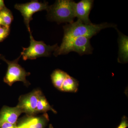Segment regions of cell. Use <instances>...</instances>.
<instances>
[{
	"label": "cell",
	"mask_w": 128,
	"mask_h": 128,
	"mask_svg": "<svg viewBox=\"0 0 128 128\" xmlns=\"http://www.w3.org/2000/svg\"><path fill=\"white\" fill-rule=\"evenodd\" d=\"M10 28L4 26L0 28V42L3 41L9 35Z\"/></svg>",
	"instance_id": "cell-16"
},
{
	"label": "cell",
	"mask_w": 128,
	"mask_h": 128,
	"mask_svg": "<svg viewBox=\"0 0 128 128\" xmlns=\"http://www.w3.org/2000/svg\"><path fill=\"white\" fill-rule=\"evenodd\" d=\"M116 28L118 34V62L120 63H126L128 61V36L120 32Z\"/></svg>",
	"instance_id": "cell-11"
},
{
	"label": "cell",
	"mask_w": 128,
	"mask_h": 128,
	"mask_svg": "<svg viewBox=\"0 0 128 128\" xmlns=\"http://www.w3.org/2000/svg\"><path fill=\"white\" fill-rule=\"evenodd\" d=\"M23 113L18 106L15 107H3L0 112V124L5 122L16 124L18 117Z\"/></svg>",
	"instance_id": "cell-9"
},
{
	"label": "cell",
	"mask_w": 128,
	"mask_h": 128,
	"mask_svg": "<svg viewBox=\"0 0 128 128\" xmlns=\"http://www.w3.org/2000/svg\"><path fill=\"white\" fill-rule=\"evenodd\" d=\"M48 120V114L41 117H28L24 118L17 126L18 128H44Z\"/></svg>",
	"instance_id": "cell-10"
},
{
	"label": "cell",
	"mask_w": 128,
	"mask_h": 128,
	"mask_svg": "<svg viewBox=\"0 0 128 128\" xmlns=\"http://www.w3.org/2000/svg\"><path fill=\"white\" fill-rule=\"evenodd\" d=\"M1 28V26H0V28Z\"/></svg>",
	"instance_id": "cell-22"
},
{
	"label": "cell",
	"mask_w": 128,
	"mask_h": 128,
	"mask_svg": "<svg viewBox=\"0 0 128 128\" xmlns=\"http://www.w3.org/2000/svg\"><path fill=\"white\" fill-rule=\"evenodd\" d=\"M14 7L21 12L28 30L30 32L31 31L30 23V21L32 20L33 14L37 12L47 10L49 5L46 2H42L38 0H32L25 4H16Z\"/></svg>",
	"instance_id": "cell-6"
},
{
	"label": "cell",
	"mask_w": 128,
	"mask_h": 128,
	"mask_svg": "<svg viewBox=\"0 0 128 128\" xmlns=\"http://www.w3.org/2000/svg\"><path fill=\"white\" fill-rule=\"evenodd\" d=\"M48 128H53L52 125L51 124H50V125H49V126Z\"/></svg>",
	"instance_id": "cell-21"
},
{
	"label": "cell",
	"mask_w": 128,
	"mask_h": 128,
	"mask_svg": "<svg viewBox=\"0 0 128 128\" xmlns=\"http://www.w3.org/2000/svg\"><path fill=\"white\" fill-rule=\"evenodd\" d=\"M67 74L61 70H56L51 75V78L53 84L56 88L61 90L62 84L66 78Z\"/></svg>",
	"instance_id": "cell-13"
},
{
	"label": "cell",
	"mask_w": 128,
	"mask_h": 128,
	"mask_svg": "<svg viewBox=\"0 0 128 128\" xmlns=\"http://www.w3.org/2000/svg\"><path fill=\"white\" fill-rule=\"evenodd\" d=\"M94 1L92 0H82L74 4V12L75 17L77 20L85 24H91L89 18L90 12L92 8Z\"/></svg>",
	"instance_id": "cell-8"
},
{
	"label": "cell",
	"mask_w": 128,
	"mask_h": 128,
	"mask_svg": "<svg viewBox=\"0 0 128 128\" xmlns=\"http://www.w3.org/2000/svg\"><path fill=\"white\" fill-rule=\"evenodd\" d=\"M42 94L40 90H37L21 96L18 106L22 109L23 113L30 115L35 114L38 100Z\"/></svg>",
	"instance_id": "cell-7"
},
{
	"label": "cell",
	"mask_w": 128,
	"mask_h": 128,
	"mask_svg": "<svg viewBox=\"0 0 128 128\" xmlns=\"http://www.w3.org/2000/svg\"><path fill=\"white\" fill-rule=\"evenodd\" d=\"M1 25H3L4 26V24L2 18L0 17V26Z\"/></svg>",
	"instance_id": "cell-20"
},
{
	"label": "cell",
	"mask_w": 128,
	"mask_h": 128,
	"mask_svg": "<svg viewBox=\"0 0 128 128\" xmlns=\"http://www.w3.org/2000/svg\"><path fill=\"white\" fill-rule=\"evenodd\" d=\"M30 34V45L28 48H22L21 53L24 60L36 59L38 57H48L58 48L57 44L53 46L48 45L42 41H37L34 38L31 31Z\"/></svg>",
	"instance_id": "cell-4"
},
{
	"label": "cell",
	"mask_w": 128,
	"mask_h": 128,
	"mask_svg": "<svg viewBox=\"0 0 128 128\" xmlns=\"http://www.w3.org/2000/svg\"><path fill=\"white\" fill-rule=\"evenodd\" d=\"M0 17L2 18L4 27L10 28V25L13 19V16L10 10L5 7L0 10Z\"/></svg>",
	"instance_id": "cell-15"
},
{
	"label": "cell",
	"mask_w": 128,
	"mask_h": 128,
	"mask_svg": "<svg viewBox=\"0 0 128 128\" xmlns=\"http://www.w3.org/2000/svg\"><path fill=\"white\" fill-rule=\"evenodd\" d=\"M0 128H18L16 124L5 122L0 124Z\"/></svg>",
	"instance_id": "cell-18"
},
{
	"label": "cell",
	"mask_w": 128,
	"mask_h": 128,
	"mask_svg": "<svg viewBox=\"0 0 128 128\" xmlns=\"http://www.w3.org/2000/svg\"><path fill=\"white\" fill-rule=\"evenodd\" d=\"M128 127V118L125 116L122 118L121 122L117 128H126Z\"/></svg>",
	"instance_id": "cell-17"
},
{
	"label": "cell",
	"mask_w": 128,
	"mask_h": 128,
	"mask_svg": "<svg viewBox=\"0 0 128 128\" xmlns=\"http://www.w3.org/2000/svg\"><path fill=\"white\" fill-rule=\"evenodd\" d=\"M6 7L5 6L4 1L2 0H0V10H2Z\"/></svg>",
	"instance_id": "cell-19"
},
{
	"label": "cell",
	"mask_w": 128,
	"mask_h": 128,
	"mask_svg": "<svg viewBox=\"0 0 128 128\" xmlns=\"http://www.w3.org/2000/svg\"><path fill=\"white\" fill-rule=\"evenodd\" d=\"M21 56L13 61H10L2 57V58L8 65L6 74L4 78V82L12 86L16 82H22L25 84H29L26 77L30 75V73L18 64V60Z\"/></svg>",
	"instance_id": "cell-5"
},
{
	"label": "cell",
	"mask_w": 128,
	"mask_h": 128,
	"mask_svg": "<svg viewBox=\"0 0 128 128\" xmlns=\"http://www.w3.org/2000/svg\"><path fill=\"white\" fill-rule=\"evenodd\" d=\"M78 81L68 74L62 84L61 91L76 92L78 90Z\"/></svg>",
	"instance_id": "cell-12"
},
{
	"label": "cell",
	"mask_w": 128,
	"mask_h": 128,
	"mask_svg": "<svg viewBox=\"0 0 128 128\" xmlns=\"http://www.w3.org/2000/svg\"><path fill=\"white\" fill-rule=\"evenodd\" d=\"M89 38L80 36L72 39L63 40L61 45L54 52L55 56L66 54L70 52H76L80 56L92 54L93 48Z\"/></svg>",
	"instance_id": "cell-3"
},
{
	"label": "cell",
	"mask_w": 128,
	"mask_h": 128,
	"mask_svg": "<svg viewBox=\"0 0 128 128\" xmlns=\"http://www.w3.org/2000/svg\"><path fill=\"white\" fill-rule=\"evenodd\" d=\"M75 2L70 0H58L49 6L47 11L48 18L50 21L60 23L70 24L75 18L74 12Z\"/></svg>",
	"instance_id": "cell-2"
},
{
	"label": "cell",
	"mask_w": 128,
	"mask_h": 128,
	"mask_svg": "<svg viewBox=\"0 0 128 128\" xmlns=\"http://www.w3.org/2000/svg\"><path fill=\"white\" fill-rule=\"evenodd\" d=\"M116 28V25L107 22L100 24H85L79 20L68 24L63 27L64 36L63 40L72 39L80 36L91 38L101 30L106 28Z\"/></svg>",
	"instance_id": "cell-1"
},
{
	"label": "cell",
	"mask_w": 128,
	"mask_h": 128,
	"mask_svg": "<svg viewBox=\"0 0 128 128\" xmlns=\"http://www.w3.org/2000/svg\"><path fill=\"white\" fill-rule=\"evenodd\" d=\"M48 111H51L54 113H57L56 111L50 106L45 96L42 94L40 96L37 103L36 113L46 112Z\"/></svg>",
	"instance_id": "cell-14"
}]
</instances>
